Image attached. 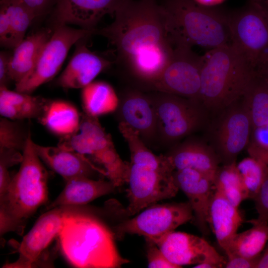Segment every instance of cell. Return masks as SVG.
Masks as SVG:
<instances>
[{
    "label": "cell",
    "mask_w": 268,
    "mask_h": 268,
    "mask_svg": "<svg viewBox=\"0 0 268 268\" xmlns=\"http://www.w3.org/2000/svg\"><path fill=\"white\" fill-rule=\"evenodd\" d=\"M0 8L8 19L14 48L24 39L27 28L36 17L21 0H0Z\"/></svg>",
    "instance_id": "1f68e13d"
},
{
    "label": "cell",
    "mask_w": 268,
    "mask_h": 268,
    "mask_svg": "<svg viewBox=\"0 0 268 268\" xmlns=\"http://www.w3.org/2000/svg\"><path fill=\"white\" fill-rule=\"evenodd\" d=\"M50 100L0 87V114L12 120H39Z\"/></svg>",
    "instance_id": "d4e9b609"
},
{
    "label": "cell",
    "mask_w": 268,
    "mask_h": 268,
    "mask_svg": "<svg viewBox=\"0 0 268 268\" xmlns=\"http://www.w3.org/2000/svg\"><path fill=\"white\" fill-rule=\"evenodd\" d=\"M52 34L50 30L38 31L24 38L13 49L9 62V71L15 84L21 81L32 71Z\"/></svg>",
    "instance_id": "cb8c5ba5"
},
{
    "label": "cell",
    "mask_w": 268,
    "mask_h": 268,
    "mask_svg": "<svg viewBox=\"0 0 268 268\" xmlns=\"http://www.w3.org/2000/svg\"><path fill=\"white\" fill-rule=\"evenodd\" d=\"M212 117L206 126V141L223 165L235 163L239 154L248 145L252 129L250 117L242 99Z\"/></svg>",
    "instance_id": "ba28073f"
},
{
    "label": "cell",
    "mask_w": 268,
    "mask_h": 268,
    "mask_svg": "<svg viewBox=\"0 0 268 268\" xmlns=\"http://www.w3.org/2000/svg\"><path fill=\"white\" fill-rule=\"evenodd\" d=\"M94 33L95 30L75 29L66 25L56 26L32 71L15 84L16 91L30 94L52 79L60 70L71 46Z\"/></svg>",
    "instance_id": "7c38bea8"
},
{
    "label": "cell",
    "mask_w": 268,
    "mask_h": 268,
    "mask_svg": "<svg viewBox=\"0 0 268 268\" xmlns=\"http://www.w3.org/2000/svg\"><path fill=\"white\" fill-rule=\"evenodd\" d=\"M256 268H268V241L258 259Z\"/></svg>",
    "instance_id": "ee69618b"
},
{
    "label": "cell",
    "mask_w": 268,
    "mask_h": 268,
    "mask_svg": "<svg viewBox=\"0 0 268 268\" xmlns=\"http://www.w3.org/2000/svg\"><path fill=\"white\" fill-rule=\"evenodd\" d=\"M174 177L179 189L188 199L197 226L206 234L208 231L209 204L214 192L213 180L190 168L175 171Z\"/></svg>",
    "instance_id": "ac0fdd59"
},
{
    "label": "cell",
    "mask_w": 268,
    "mask_h": 268,
    "mask_svg": "<svg viewBox=\"0 0 268 268\" xmlns=\"http://www.w3.org/2000/svg\"><path fill=\"white\" fill-rule=\"evenodd\" d=\"M37 17L45 12L53 0H21Z\"/></svg>",
    "instance_id": "b9f144b4"
},
{
    "label": "cell",
    "mask_w": 268,
    "mask_h": 268,
    "mask_svg": "<svg viewBox=\"0 0 268 268\" xmlns=\"http://www.w3.org/2000/svg\"><path fill=\"white\" fill-rule=\"evenodd\" d=\"M82 89V105L85 114L98 117L117 110L119 98L109 83L92 81Z\"/></svg>",
    "instance_id": "f1b7e54d"
},
{
    "label": "cell",
    "mask_w": 268,
    "mask_h": 268,
    "mask_svg": "<svg viewBox=\"0 0 268 268\" xmlns=\"http://www.w3.org/2000/svg\"><path fill=\"white\" fill-rule=\"evenodd\" d=\"M194 217L189 202L152 204L133 218L113 227L114 236L137 234L157 243L168 234Z\"/></svg>",
    "instance_id": "30bf717a"
},
{
    "label": "cell",
    "mask_w": 268,
    "mask_h": 268,
    "mask_svg": "<svg viewBox=\"0 0 268 268\" xmlns=\"http://www.w3.org/2000/svg\"><path fill=\"white\" fill-rule=\"evenodd\" d=\"M80 205H64L54 207L43 214L29 232L23 237L18 248L19 256L14 262L2 267L30 268L42 266L49 254L47 248L58 237L65 220L71 214L82 210Z\"/></svg>",
    "instance_id": "8fae6325"
},
{
    "label": "cell",
    "mask_w": 268,
    "mask_h": 268,
    "mask_svg": "<svg viewBox=\"0 0 268 268\" xmlns=\"http://www.w3.org/2000/svg\"><path fill=\"white\" fill-rule=\"evenodd\" d=\"M11 54L5 52L0 53V87H7L12 81L9 71V62Z\"/></svg>",
    "instance_id": "60d3db41"
},
{
    "label": "cell",
    "mask_w": 268,
    "mask_h": 268,
    "mask_svg": "<svg viewBox=\"0 0 268 268\" xmlns=\"http://www.w3.org/2000/svg\"><path fill=\"white\" fill-rule=\"evenodd\" d=\"M174 172L130 163L127 183L128 205L124 214L131 216L161 200L176 196L179 188Z\"/></svg>",
    "instance_id": "4fadbf2b"
},
{
    "label": "cell",
    "mask_w": 268,
    "mask_h": 268,
    "mask_svg": "<svg viewBox=\"0 0 268 268\" xmlns=\"http://www.w3.org/2000/svg\"><path fill=\"white\" fill-rule=\"evenodd\" d=\"M35 150L49 167L66 181L78 177L90 178L96 172L106 176L104 170L95 166L85 156L59 146H45L34 143Z\"/></svg>",
    "instance_id": "44dd1931"
},
{
    "label": "cell",
    "mask_w": 268,
    "mask_h": 268,
    "mask_svg": "<svg viewBox=\"0 0 268 268\" xmlns=\"http://www.w3.org/2000/svg\"><path fill=\"white\" fill-rule=\"evenodd\" d=\"M81 40L78 41L67 67L57 79L58 86L65 88H83L110 65V61L90 51Z\"/></svg>",
    "instance_id": "ffe728a7"
},
{
    "label": "cell",
    "mask_w": 268,
    "mask_h": 268,
    "mask_svg": "<svg viewBox=\"0 0 268 268\" xmlns=\"http://www.w3.org/2000/svg\"><path fill=\"white\" fill-rule=\"evenodd\" d=\"M58 146L91 156L104 167L106 176L116 187L127 182L130 163L121 158L110 134L101 126L98 117L83 112L78 132L62 137Z\"/></svg>",
    "instance_id": "8992f818"
},
{
    "label": "cell",
    "mask_w": 268,
    "mask_h": 268,
    "mask_svg": "<svg viewBox=\"0 0 268 268\" xmlns=\"http://www.w3.org/2000/svg\"><path fill=\"white\" fill-rule=\"evenodd\" d=\"M58 238L63 256L74 267L115 268L129 262L119 254L112 231L83 210L67 218Z\"/></svg>",
    "instance_id": "3957f363"
},
{
    "label": "cell",
    "mask_w": 268,
    "mask_h": 268,
    "mask_svg": "<svg viewBox=\"0 0 268 268\" xmlns=\"http://www.w3.org/2000/svg\"><path fill=\"white\" fill-rule=\"evenodd\" d=\"M38 121L51 132L62 138L78 132L81 115L70 103L50 100Z\"/></svg>",
    "instance_id": "484cf974"
},
{
    "label": "cell",
    "mask_w": 268,
    "mask_h": 268,
    "mask_svg": "<svg viewBox=\"0 0 268 268\" xmlns=\"http://www.w3.org/2000/svg\"><path fill=\"white\" fill-rule=\"evenodd\" d=\"M22 157V153L20 151L0 148V197L6 192L12 179L9 168L17 163H20Z\"/></svg>",
    "instance_id": "e575fe53"
},
{
    "label": "cell",
    "mask_w": 268,
    "mask_h": 268,
    "mask_svg": "<svg viewBox=\"0 0 268 268\" xmlns=\"http://www.w3.org/2000/svg\"><path fill=\"white\" fill-rule=\"evenodd\" d=\"M146 244V256L147 266L152 268H179L172 263L165 257L157 245L153 241L145 239Z\"/></svg>",
    "instance_id": "d590c367"
},
{
    "label": "cell",
    "mask_w": 268,
    "mask_h": 268,
    "mask_svg": "<svg viewBox=\"0 0 268 268\" xmlns=\"http://www.w3.org/2000/svg\"><path fill=\"white\" fill-rule=\"evenodd\" d=\"M161 5L175 45L210 49L231 45L229 14L195 0H165Z\"/></svg>",
    "instance_id": "5b68a950"
},
{
    "label": "cell",
    "mask_w": 268,
    "mask_h": 268,
    "mask_svg": "<svg viewBox=\"0 0 268 268\" xmlns=\"http://www.w3.org/2000/svg\"><path fill=\"white\" fill-rule=\"evenodd\" d=\"M213 186L215 191L237 208L244 200L249 199L236 162L218 167L214 178Z\"/></svg>",
    "instance_id": "4dcf8cb0"
},
{
    "label": "cell",
    "mask_w": 268,
    "mask_h": 268,
    "mask_svg": "<svg viewBox=\"0 0 268 268\" xmlns=\"http://www.w3.org/2000/svg\"><path fill=\"white\" fill-rule=\"evenodd\" d=\"M0 43L1 46L14 48L12 35L8 19L5 11L0 8Z\"/></svg>",
    "instance_id": "74e56055"
},
{
    "label": "cell",
    "mask_w": 268,
    "mask_h": 268,
    "mask_svg": "<svg viewBox=\"0 0 268 268\" xmlns=\"http://www.w3.org/2000/svg\"><path fill=\"white\" fill-rule=\"evenodd\" d=\"M198 3L203 6H210L219 3L223 0H195Z\"/></svg>",
    "instance_id": "bcb514c9"
},
{
    "label": "cell",
    "mask_w": 268,
    "mask_h": 268,
    "mask_svg": "<svg viewBox=\"0 0 268 268\" xmlns=\"http://www.w3.org/2000/svg\"><path fill=\"white\" fill-rule=\"evenodd\" d=\"M166 155L175 171L193 169L213 181L220 163L210 145L205 140L194 137H189L171 147Z\"/></svg>",
    "instance_id": "d6986e66"
},
{
    "label": "cell",
    "mask_w": 268,
    "mask_h": 268,
    "mask_svg": "<svg viewBox=\"0 0 268 268\" xmlns=\"http://www.w3.org/2000/svg\"><path fill=\"white\" fill-rule=\"evenodd\" d=\"M116 187L110 181L78 177L66 181L65 187L46 210L64 205H82L113 192Z\"/></svg>",
    "instance_id": "603a6c76"
},
{
    "label": "cell",
    "mask_w": 268,
    "mask_h": 268,
    "mask_svg": "<svg viewBox=\"0 0 268 268\" xmlns=\"http://www.w3.org/2000/svg\"><path fill=\"white\" fill-rule=\"evenodd\" d=\"M243 222L238 208L214 190L209 204L208 224L225 252Z\"/></svg>",
    "instance_id": "7402d4cb"
},
{
    "label": "cell",
    "mask_w": 268,
    "mask_h": 268,
    "mask_svg": "<svg viewBox=\"0 0 268 268\" xmlns=\"http://www.w3.org/2000/svg\"><path fill=\"white\" fill-rule=\"evenodd\" d=\"M156 244L168 260L179 268L203 262L222 268L227 261L205 239L185 232L173 231Z\"/></svg>",
    "instance_id": "9a60e30c"
},
{
    "label": "cell",
    "mask_w": 268,
    "mask_h": 268,
    "mask_svg": "<svg viewBox=\"0 0 268 268\" xmlns=\"http://www.w3.org/2000/svg\"><path fill=\"white\" fill-rule=\"evenodd\" d=\"M251 138L249 144L268 149V124L252 130Z\"/></svg>",
    "instance_id": "f35d334b"
},
{
    "label": "cell",
    "mask_w": 268,
    "mask_h": 268,
    "mask_svg": "<svg viewBox=\"0 0 268 268\" xmlns=\"http://www.w3.org/2000/svg\"><path fill=\"white\" fill-rule=\"evenodd\" d=\"M248 151L250 156L262 162L268 169V149L248 144Z\"/></svg>",
    "instance_id": "7bdbcfd3"
},
{
    "label": "cell",
    "mask_w": 268,
    "mask_h": 268,
    "mask_svg": "<svg viewBox=\"0 0 268 268\" xmlns=\"http://www.w3.org/2000/svg\"><path fill=\"white\" fill-rule=\"evenodd\" d=\"M148 94L156 112L157 141L163 145L172 147L206 126L208 114L193 100L159 91Z\"/></svg>",
    "instance_id": "52a82bcc"
},
{
    "label": "cell",
    "mask_w": 268,
    "mask_h": 268,
    "mask_svg": "<svg viewBox=\"0 0 268 268\" xmlns=\"http://www.w3.org/2000/svg\"><path fill=\"white\" fill-rule=\"evenodd\" d=\"M262 72L265 73L268 76V64H267L264 71Z\"/></svg>",
    "instance_id": "c3c4849f"
},
{
    "label": "cell",
    "mask_w": 268,
    "mask_h": 268,
    "mask_svg": "<svg viewBox=\"0 0 268 268\" xmlns=\"http://www.w3.org/2000/svg\"><path fill=\"white\" fill-rule=\"evenodd\" d=\"M250 117L252 130L268 124V76L255 72L242 98Z\"/></svg>",
    "instance_id": "4316f807"
},
{
    "label": "cell",
    "mask_w": 268,
    "mask_h": 268,
    "mask_svg": "<svg viewBox=\"0 0 268 268\" xmlns=\"http://www.w3.org/2000/svg\"><path fill=\"white\" fill-rule=\"evenodd\" d=\"M190 46L175 45L172 58L150 90L172 94L196 102L201 87L202 56Z\"/></svg>",
    "instance_id": "5bb4252c"
},
{
    "label": "cell",
    "mask_w": 268,
    "mask_h": 268,
    "mask_svg": "<svg viewBox=\"0 0 268 268\" xmlns=\"http://www.w3.org/2000/svg\"><path fill=\"white\" fill-rule=\"evenodd\" d=\"M227 256V260L225 265L226 268H256L259 259H250L236 255Z\"/></svg>",
    "instance_id": "ab89813d"
},
{
    "label": "cell",
    "mask_w": 268,
    "mask_h": 268,
    "mask_svg": "<svg viewBox=\"0 0 268 268\" xmlns=\"http://www.w3.org/2000/svg\"><path fill=\"white\" fill-rule=\"evenodd\" d=\"M127 0H57L54 11L56 26L74 24L94 30L107 14H115Z\"/></svg>",
    "instance_id": "e0dca14e"
},
{
    "label": "cell",
    "mask_w": 268,
    "mask_h": 268,
    "mask_svg": "<svg viewBox=\"0 0 268 268\" xmlns=\"http://www.w3.org/2000/svg\"><path fill=\"white\" fill-rule=\"evenodd\" d=\"M252 227L237 233L225 253L250 259L259 258L268 241V222L253 219L248 221Z\"/></svg>",
    "instance_id": "83f0119b"
},
{
    "label": "cell",
    "mask_w": 268,
    "mask_h": 268,
    "mask_svg": "<svg viewBox=\"0 0 268 268\" xmlns=\"http://www.w3.org/2000/svg\"><path fill=\"white\" fill-rule=\"evenodd\" d=\"M254 73L231 45L210 49L202 56L196 103L213 116L241 99Z\"/></svg>",
    "instance_id": "277c9868"
},
{
    "label": "cell",
    "mask_w": 268,
    "mask_h": 268,
    "mask_svg": "<svg viewBox=\"0 0 268 268\" xmlns=\"http://www.w3.org/2000/svg\"><path fill=\"white\" fill-rule=\"evenodd\" d=\"M110 25L95 33L115 47L116 63L132 87L150 90L170 62L175 45L156 0H127Z\"/></svg>",
    "instance_id": "6da1fadb"
},
{
    "label": "cell",
    "mask_w": 268,
    "mask_h": 268,
    "mask_svg": "<svg viewBox=\"0 0 268 268\" xmlns=\"http://www.w3.org/2000/svg\"><path fill=\"white\" fill-rule=\"evenodd\" d=\"M236 166L249 199L254 200L268 175V169L262 162L251 156L243 159Z\"/></svg>",
    "instance_id": "836d02e7"
},
{
    "label": "cell",
    "mask_w": 268,
    "mask_h": 268,
    "mask_svg": "<svg viewBox=\"0 0 268 268\" xmlns=\"http://www.w3.org/2000/svg\"><path fill=\"white\" fill-rule=\"evenodd\" d=\"M250 3L268 16V0H250Z\"/></svg>",
    "instance_id": "f6af8a7d"
},
{
    "label": "cell",
    "mask_w": 268,
    "mask_h": 268,
    "mask_svg": "<svg viewBox=\"0 0 268 268\" xmlns=\"http://www.w3.org/2000/svg\"><path fill=\"white\" fill-rule=\"evenodd\" d=\"M231 46L255 71L262 72L268 64V16L250 3L229 14Z\"/></svg>",
    "instance_id": "9c48e42d"
},
{
    "label": "cell",
    "mask_w": 268,
    "mask_h": 268,
    "mask_svg": "<svg viewBox=\"0 0 268 268\" xmlns=\"http://www.w3.org/2000/svg\"><path fill=\"white\" fill-rule=\"evenodd\" d=\"M24 120L0 119V148L23 152L31 136L29 127Z\"/></svg>",
    "instance_id": "d6a6232c"
},
{
    "label": "cell",
    "mask_w": 268,
    "mask_h": 268,
    "mask_svg": "<svg viewBox=\"0 0 268 268\" xmlns=\"http://www.w3.org/2000/svg\"><path fill=\"white\" fill-rule=\"evenodd\" d=\"M118 128L128 143L131 163L159 170L174 171L167 155H156L152 153L137 131L122 122H119Z\"/></svg>",
    "instance_id": "f546056e"
},
{
    "label": "cell",
    "mask_w": 268,
    "mask_h": 268,
    "mask_svg": "<svg viewBox=\"0 0 268 268\" xmlns=\"http://www.w3.org/2000/svg\"><path fill=\"white\" fill-rule=\"evenodd\" d=\"M117 112L120 122L137 131L146 144L157 141V121L154 106L148 95L130 86L120 94Z\"/></svg>",
    "instance_id": "2e32d148"
},
{
    "label": "cell",
    "mask_w": 268,
    "mask_h": 268,
    "mask_svg": "<svg viewBox=\"0 0 268 268\" xmlns=\"http://www.w3.org/2000/svg\"><path fill=\"white\" fill-rule=\"evenodd\" d=\"M34 144L30 136L19 169L0 197V236L9 232L22 235L28 219L48 200V173Z\"/></svg>",
    "instance_id": "7a4b0ae2"
},
{
    "label": "cell",
    "mask_w": 268,
    "mask_h": 268,
    "mask_svg": "<svg viewBox=\"0 0 268 268\" xmlns=\"http://www.w3.org/2000/svg\"><path fill=\"white\" fill-rule=\"evenodd\" d=\"M194 268H218V267L212 263L209 262H203L202 263L196 265Z\"/></svg>",
    "instance_id": "7dc6e473"
},
{
    "label": "cell",
    "mask_w": 268,
    "mask_h": 268,
    "mask_svg": "<svg viewBox=\"0 0 268 268\" xmlns=\"http://www.w3.org/2000/svg\"><path fill=\"white\" fill-rule=\"evenodd\" d=\"M254 201L259 214L257 219L268 222V175Z\"/></svg>",
    "instance_id": "8d00e7d4"
}]
</instances>
